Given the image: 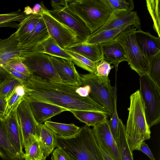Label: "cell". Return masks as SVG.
Masks as SVG:
<instances>
[{
  "instance_id": "cell-16",
  "label": "cell",
  "mask_w": 160,
  "mask_h": 160,
  "mask_svg": "<svg viewBox=\"0 0 160 160\" xmlns=\"http://www.w3.org/2000/svg\"><path fill=\"white\" fill-rule=\"evenodd\" d=\"M130 25L136 29H140V18L136 11L128 13L115 15L113 14L109 19L102 26L92 33L120 28L124 26Z\"/></svg>"
},
{
  "instance_id": "cell-18",
  "label": "cell",
  "mask_w": 160,
  "mask_h": 160,
  "mask_svg": "<svg viewBox=\"0 0 160 160\" xmlns=\"http://www.w3.org/2000/svg\"><path fill=\"white\" fill-rule=\"evenodd\" d=\"M50 37L45 22L42 17L33 30L18 40L19 47L33 49Z\"/></svg>"
},
{
  "instance_id": "cell-5",
  "label": "cell",
  "mask_w": 160,
  "mask_h": 160,
  "mask_svg": "<svg viewBox=\"0 0 160 160\" xmlns=\"http://www.w3.org/2000/svg\"><path fill=\"white\" fill-rule=\"evenodd\" d=\"M80 75L82 86L90 87L89 97L106 109L111 118L114 108V87L112 86L108 77H99L91 73Z\"/></svg>"
},
{
  "instance_id": "cell-45",
  "label": "cell",
  "mask_w": 160,
  "mask_h": 160,
  "mask_svg": "<svg viewBox=\"0 0 160 160\" xmlns=\"http://www.w3.org/2000/svg\"><path fill=\"white\" fill-rule=\"evenodd\" d=\"M52 156L53 160H69L63 151L58 147L53 151Z\"/></svg>"
},
{
  "instance_id": "cell-24",
  "label": "cell",
  "mask_w": 160,
  "mask_h": 160,
  "mask_svg": "<svg viewBox=\"0 0 160 160\" xmlns=\"http://www.w3.org/2000/svg\"><path fill=\"white\" fill-rule=\"evenodd\" d=\"M130 25H127L118 28L102 31L98 32L92 33L83 43L95 44L110 42L115 40L123 31L128 28Z\"/></svg>"
},
{
  "instance_id": "cell-7",
  "label": "cell",
  "mask_w": 160,
  "mask_h": 160,
  "mask_svg": "<svg viewBox=\"0 0 160 160\" xmlns=\"http://www.w3.org/2000/svg\"><path fill=\"white\" fill-rule=\"evenodd\" d=\"M140 89L143 100L146 119L150 128L160 122V88L148 75L140 77Z\"/></svg>"
},
{
  "instance_id": "cell-13",
  "label": "cell",
  "mask_w": 160,
  "mask_h": 160,
  "mask_svg": "<svg viewBox=\"0 0 160 160\" xmlns=\"http://www.w3.org/2000/svg\"><path fill=\"white\" fill-rule=\"evenodd\" d=\"M49 57L61 79V83L82 86L80 75L76 70L72 60L50 56Z\"/></svg>"
},
{
  "instance_id": "cell-46",
  "label": "cell",
  "mask_w": 160,
  "mask_h": 160,
  "mask_svg": "<svg viewBox=\"0 0 160 160\" xmlns=\"http://www.w3.org/2000/svg\"><path fill=\"white\" fill-rule=\"evenodd\" d=\"M47 10L43 3L36 4L32 8L31 14H39L42 15L44 12Z\"/></svg>"
},
{
  "instance_id": "cell-29",
  "label": "cell",
  "mask_w": 160,
  "mask_h": 160,
  "mask_svg": "<svg viewBox=\"0 0 160 160\" xmlns=\"http://www.w3.org/2000/svg\"><path fill=\"white\" fill-rule=\"evenodd\" d=\"M42 47L43 53L50 56L72 60V57L64 49L62 48L50 36L41 44Z\"/></svg>"
},
{
  "instance_id": "cell-14",
  "label": "cell",
  "mask_w": 160,
  "mask_h": 160,
  "mask_svg": "<svg viewBox=\"0 0 160 160\" xmlns=\"http://www.w3.org/2000/svg\"><path fill=\"white\" fill-rule=\"evenodd\" d=\"M135 35L138 47L149 62L160 53V37H156L140 29L135 31Z\"/></svg>"
},
{
  "instance_id": "cell-27",
  "label": "cell",
  "mask_w": 160,
  "mask_h": 160,
  "mask_svg": "<svg viewBox=\"0 0 160 160\" xmlns=\"http://www.w3.org/2000/svg\"><path fill=\"white\" fill-rule=\"evenodd\" d=\"M44 124L55 132L57 135L66 138L74 135L79 130L80 128L73 123L65 124L47 120Z\"/></svg>"
},
{
  "instance_id": "cell-2",
  "label": "cell",
  "mask_w": 160,
  "mask_h": 160,
  "mask_svg": "<svg viewBox=\"0 0 160 160\" xmlns=\"http://www.w3.org/2000/svg\"><path fill=\"white\" fill-rule=\"evenodd\" d=\"M56 146L69 160H104L91 129L86 125L73 136L63 138L57 135Z\"/></svg>"
},
{
  "instance_id": "cell-28",
  "label": "cell",
  "mask_w": 160,
  "mask_h": 160,
  "mask_svg": "<svg viewBox=\"0 0 160 160\" xmlns=\"http://www.w3.org/2000/svg\"><path fill=\"white\" fill-rule=\"evenodd\" d=\"M42 16L39 14H31L28 16L20 23L15 32L17 40L30 33L34 29Z\"/></svg>"
},
{
  "instance_id": "cell-38",
  "label": "cell",
  "mask_w": 160,
  "mask_h": 160,
  "mask_svg": "<svg viewBox=\"0 0 160 160\" xmlns=\"http://www.w3.org/2000/svg\"><path fill=\"white\" fill-rule=\"evenodd\" d=\"M23 58L22 57L12 59L5 65L9 68L24 75L29 77L31 73L25 65L22 62Z\"/></svg>"
},
{
  "instance_id": "cell-23",
  "label": "cell",
  "mask_w": 160,
  "mask_h": 160,
  "mask_svg": "<svg viewBox=\"0 0 160 160\" xmlns=\"http://www.w3.org/2000/svg\"><path fill=\"white\" fill-rule=\"evenodd\" d=\"M39 126L38 141L44 156L46 158L57 147L56 138L57 134L44 124Z\"/></svg>"
},
{
  "instance_id": "cell-41",
  "label": "cell",
  "mask_w": 160,
  "mask_h": 160,
  "mask_svg": "<svg viewBox=\"0 0 160 160\" xmlns=\"http://www.w3.org/2000/svg\"><path fill=\"white\" fill-rule=\"evenodd\" d=\"M2 67L9 75L17 79L22 84L26 82L28 79L29 77L27 76L22 73L15 71L6 65H3Z\"/></svg>"
},
{
  "instance_id": "cell-31",
  "label": "cell",
  "mask_w": 160,
  "mask_h": 160,
  "mask_svg": "<svg viewBox=\"0 0 160 160\" xmlns=\"http://www.w3.org/2000/svg\"><path fill=\"white\" fill-rule=\"evenodd\" d=\"M147 9L153 22V28L160 37V0L146 1Z\"/></svg>"
},
{
  "instance_id": "cell-9",
  "label": "cell",
  "mask_w": 160,
  "mask_h": 160,
  "mask_svg": "<svg viewBox=\"0 0 160 160\" xmlns=\"http://www.w3.org/2000/svg\"><path fill=\"white\" fill-rule=\"evenodd\" d=\"M17 117L21 132L25 151L36 141L40 135V126L36 121L28 102L24 100L17 110Z\"/></svg>"
},
{
  "instance_id": "cell-17",
  "label": "cell",
  "mask_w": 160,
  "mask_h": 160,
  "mask_svg": "<svg viewBox=\"0 0 160 160\" xmlns=\"http://www.w3.org/2000/svg\"><path fill=\"white\" fill-rule=\"evenodd\" d=\"M27 101L29 104L35 120L39 125L42 124L46 121L63 112L69 111L64 108L48 103Z\"/></svg>"
},
{
  "instance_id": "cell-19",
  "label": "cell",
  "mask_w": 160,
  "mask_h": 160,
  "mask_svg": "<svg viewBox=\"0 0 160 160\" xmlns=\"http://www.w3.org/2000/svg\"><path fill=\"white\" fill-rule=\"evenodd\" d=\"M18 43L15 32L6 39H0V67L5 65L12 59L21 57L24 49L19 47Z\"/></svg>"
},
{
  "instance_id": "cell-3",
  "label": "cell",
  "mask_w": 160,
  "mask_h": 160,
  "mask_svg": "<svg viewBox=\"0 0 160 160\" xmlns=\"http://www.w3.org/2000/svg\"><path fill=\"white\" fill-rule=\"evenodd\" d=\"M130 105L126 126L127 138L131 150H138L141 143L151 138L146 119L144 102L139 90L130 97Z\"/></svg>"
},
{
  "instance_id": "cell-37",
  "label": "cell",
  "mask_w": 160,
  "mask_h": 160,
  "mask_svg": "<svg viewBox=\"0 0 160 160\" xmlns=\"http://www.w3.org/2000/svg\"><path fill=\"white\" fill-rule=\"evenodd\" d=\"M25 152L24 160H46L38 141L32 144Z\"/></svg>"
},
{
  "instance_id": "cell-8",
  "label": "cell",
  "mask_w": 160,
  "mask_h": 160,
  "mask_svg": "<svg viewBox=\"0 0 160 160\" xmlns=\"http://www.w3.org/2000/svg\"><path fill=\"white\" fill-rule=\"evenodd\" d=\"M21 57L23 58L22 62L31 75L37 76L48 82L61 83L49 55L40 52L27 51L22 52Z\"/></svg>"
},
{
  "instance_id": "cell-10",
  "label": "cell",
  "mask_w": 160,
  "mask_h": 160,
  "mask_svg": "<svg viewBox=\"0 0 160 160\" xmlns=\"http://www.w3.org/2000/svg\"><path fill=\"white\" fill-rule=\"evenodd\" d=\"M47 11L42 15L48 33L62 49L80 42L76 34L70 29L51 16Z\"/></svg>"
},
{
  "instance_id": "cell-12",
  "label": "cell",
  "mask_w": 160,
  "mask_h": 160,
  "mask_svg": "<svg viewBox=\"0 0 160 160\" xmlns=\"http://www.w3.org/2000/svg\"><path fill=\"white\" fill-rule=\"evenodd\" d=\"M92 130L99 146L114 160H121L118 146L111 132L108 119L93 127Z\"/></svg>"
},
{
  "instance_id": "cell-43",
  "label": "cell",
  "mask_w": 160,
  "mask_h": 160,
  "mask_svg": "<svg viewBox=\"0 0 160 160\" xmlns=\"http://www.w3.org/2000/svg\"><path fill=\"white\" fill-rule=\"evenodd\" d=\"M146 154L151 160H155V159L149 148L148 145L144 141L142 142L138 149Z\"/></svg>"
},
{
  "instance_id": "cell-49",
  "label": "cell",
  "mask_w": 160,
  "mask_h": 160,
  "mask_svg": "<svg viewBox=\"0 0 160 160\" xmlns=\"http://www.w3.org/2000/svg\"><path fill=\"white\" fill-rule=\"evenodd\" d=\"M23 12L27 16L32 14V8L29 6H27L24 8V10Z\"/></svg>"
},
{
  "instance_id": "cell-20",
  "label": "cell",
  "mask_w": 160,
  "mask_h": 160,
  "mask_svg": "<svg viewBox=\"0 0 160 160\" xmlns=\"http://www.w3.org/2000/svg\"><path fill=\"white\" fill-rule=\"evenodd\" d=\"M102 52V59L110 65L113 64L118 69V64L126 61L127 58L123 48L115 40L100 44Z\"/></svg>"
},
{
  "instance_id": "cell-40",
  "label": "cell",
  "mask_w": 160,
  "mask_h": 160,
  "mask_svg": "<svg viewBox=\"0 0 160 160\" xmlns=\"http://www.w3.org/2000/svg\"><path fill=\"white\" fill-rule=\"evenodd\" d=\"M24 100V97L19 96L15 92L7 102L6 117L8 116L12 111L17 109L20 104Z\"/></svg>"
},
{
  "instance_id": "cell-50",
  "label": "cell",
  "mask_w": 160,
  "mask_h": 160,
  "mask_svg": "<svg viewBox=\"0 0 160 160\" xmlns=\"http://www.w3.org/2000/svg\"><path fill=\"white\" fill-rule=\"evenodd\" d=\"M2 77L1 75L0 74V83L2 82Z\"/></svg>"
},
{
  "instance_id": "cell-4",
  "label": "cell",
  "mask_w": 160,
  "mask_h": 160,
  "mask_svg": "<svg viewBox=\"0 0 160 160\" xmlns=\"http://www.w3.org/2000/svg\"><path fill=\"white\" fill-rule=\"evenodd\" d=\"M69 9L84 22L91 33L104 24L113 11L107 0H68Z\"/></svg>"
},
{
  "instance_id": "cell-25",
  "label": "cell",
  "mask_w": 160,
  "mask_h": 160,
  "mask_svg": "<svg viewBox=\"0 0 160 160\" xmlns=\"http://www.w3.org/2000/svg\"><path fill=\"white\" fill-rule=\"evenodd\" d=\"M74 117L86 125L94 127L108 119L109 115L101 112L71 110Z\"/></svg>"
},
{
  "instance_id": "cell-33",
  "label": "cell",
  "mask_w": 160,
  "mask_h": 160,
  "mask_svg": "<svg viewBox=\"0 0 160 160\" xmlns=\"http://www.w3.org/2000/svg\"><path fill=\"white\" fill-rule=\"evenodd\" d=\"M65 50L72 57L73 62L78 66L89 72V73H95L97 62H92L75 52L66 49Z\"/></svg>"
},
{
  "instance_id": "cell-26",
  "label": "cell",
  "mask_w": 160,
  "mask_h": 160,
  "mask_svg": "<svg viewBox=\"0 0 160 160\" xmlns=\"http://www.w3.org/2000/svg\"><path fill=\"white\" fill-rule=\"evenodd\" d=\"M118 146L121 160H133L132 151L127 141L126 126L119 119L118 128Z\"/></svg>"
},
{
  "instance_id": "cell-36",
  "label": "cell",
  "mask_w": 160,
  "mask_h": 160,
  "mask_svg": "<svg viewBox=\"0 0 160 160\" xmlns=\"http://www.w3.org/2000/svg\"><path fill=\"white\" fill-rule=\"evenodd\" d=\"M114 108L113 114L108 120V124L111 133L118 145V128L119 118L118 117L117 108V87L116 84L114 87Z\"/></svg>"
},
{
  "instance_id": "cell-11",
  "label": "cell",
  "mask_w": 160,
  "mask_h": 160,
  "mask_svg": "<svg viewBox=\"0 0 160 160\" xmlns=\"http://www.w3.org/2000/svg\"><path fill=\"white\" fill-rule=\"evenodd\" d=\"M53 17L72 30L77 35L80 42H84L91 32L84 22L72 12L68 7L60 11L48 10Z\"/></svg>"
},
{
  "instance_id": "cell-35",
  "label": "cell",
  "mask_w": 160,
  "mask_h": 160,
  "mask_svg": "<svg viewBox=\"0 0 160 160\" xmlns=\"http://www.w3.org/2000/svg\"><path fill=\"white\" fill-rule=\"evenodd\" d=\"M151 79L160 88V53L155 56L149 62L147 74Z\"/></svg>"
},
{
  "instance_id": "cell-30",
  "label": "cell",
  "mask_w": 160,
  "mask_h": 160,
  "mask_svg": "<svg viewBox=\"0 0 160 160\" xmlns=\"http://www.w3.org/2000/svg\"><path fill=\"white\" fill-rule=\"evenodd\" d=\"M28 16L20 9L6 13L0 14V27H10L17 29L20 23Z\"/></svg>"
},
{
  "instance_id": "cell-44",
  "label": "cell",
  "mask_w": 160,
  "mask_h": 160,
  "mask_svg": "<svg viewBox=\"0 0 160 160\" xmlns=\"http://www.w3.org/2000/svg\"><path fill=\"white\" fill-rule=\"evenodd\" d=\"M7 102L4 96L0 94V118L5 119Z\"/></svg>"
},
{
  "instance_id": "cell-47",
  "label": "cell",
  "mask_w": 160,
  "mask_h": 160,
  "mask_svg": "<svg viewBox=\"0 0 160 160\" xmlns=\"http://www.w3.org/2000/svg\"><path fill=\"white\" fill-rule=\"evenodd\" d=\"M16 93L19 96L24 97L25 94V88L22 84L18 85L16 88Z\"/></svg>"
},
{
  "instance_id": "cell-15",
  "label": "cell",
  "mask_w": 160,
  "mask_h": 160,
  "mask_svg": "<svg viewBox=\"0 0 160 160\" xmlns=\"http://www.w3.org/2000/svg\"><path fill=\"white\" fill-rule=\"evenodd\" d=\"M17 110L12 111L5 119L9 141L15 150L23 157L24 153L23 150L22 135L18 120Z\"/></svg>"
},
{
  "instance_id": "cell-22",
  "label": "cell",
  "mask_w": 160,
  "mask_h": 160,
  "mask_svg": "<svg viewBox=\"0 0 160 160\" xmlns=\"http://www.w3.org/2000/svg\"><path fill=\"white\" fill-rule=\"evenodd\" d=\"M66 49L80 54L93 62H97L102 58L100 44H88L79 42Z\"/></svg>"
},
{
  "instance_id": "cell-1",
  "label": "cell",
  "mask_w": 160,
  "mask_h": 160,
  "mask_svg": "<svg viewBox=\"0 0 160 160\" xmlns=\"http://www.w3.org/2000/svg\"><path fill=\"white\" fill-rule=\"evenodd\" d=\"M22 85L24 100L48 103L71 110L90 111L109 115L104 108L89 96L90 87L53 83L32 74Z\"/></svg>"
},
{
  "instance_id": "cell-32",
  "label": "cell",
  "mask_w": 160,
  "mask_h": 160,
  "mask_svg": "<svg viewBox=\"0 0 160 160\" xmlns=\"http://www.w3.org/2000/svg\"><path fill=\"white\" fill-rule=\"evenodd\" d=\"M115 15L133 11L134 5L132 0H107Z\"/></svg>"
},
{
  "instance_id": "cell-42",
  "label": "cell",
  "mask_w": 160,
  "mask_h": 160,
  "mask_svg": "<svg viewBox=\"0 0 160 160\" xmlns=\"http://www.w3.org/2000/svg\"><path fill=\"white\" fill-rule=\"evenodd\" d=\"M50 3L52 10L55 11L63 10L68 7V0H51Z\"/></svg>"
},
{
  "instance_id": "cell-6",
  "label": "cell",
  "mask_w": 160,
  "mask_h": 160,
  "mask_svg": "<svg viewBox=\"0 0 160 160\" xmlns=\"http://www.w3.org/2000/svg\"><path fill=\"white\" fill-rule=\"evenodd\" d=\"M136 30L130 26L122 31L115 40L123 48L126 61L131 68L141 77L148 74L149 62L137 44L135 35Z\"/></svg>"
},
{
  "instance_id": "cell-21",
  "label": "cell",
  "mask_w": 160,
  "mask_h": 160,
  "mask_svg": "<svg viewBox=\"0 0 160 160\" xmlns=\"http://www.w3.org/2000/svg\"><path fill=\"white\" fill-rule=\"evenodd\" d=\"M0 157L3 160H24L11 145L8 138L5 119L0 118Z\"/></svg>"
},
{
  "instance_id": "cell-34",
  "label": "cell",
  "mask_w": 160,
  "mask_h": 160,
  "mask_svg": "<svg viewBox=\"0 0 160 160\" xmlns=\"http://www.w3.org/2000/svg\"><path fill=\"white\" fill-rule=\"evenodd\" d=\"M21 84L18 80L10 75L0 84V94L5 97L7 102L15 92L17 87Z\"/></svg>"
},
{
  "instance_id": "cell-48",
  "label": "cell",
  "mask_w": 160,
  "mask_h": 160,
  "mask_svg": "<svg viewBox=\"0 0 160 160\" xmlns=\"http://www.w3.org/2000/svg\"><path fill=\"white\" fill-rule=\"evenodd\" d=\"M99 148L104 160H114L101 148Z\"/></svg>"
},
{
  "instance_id": "cell-39",
  "label": "cell",
  "mask_w": 160,
  "mask_h": 160,
  "mask_svg": "<svg viewBox=\"0 0 160 160\" xmlns=\"http://www.w3.org/2000/svg\"><path fill=\"white\" fill-rule=\"evenodd\" d=\"M113 66L102 59L97 63L96 71L95 74L96 76L104 77H108L111 70Z\"/></svg>"
}]
</instances>
